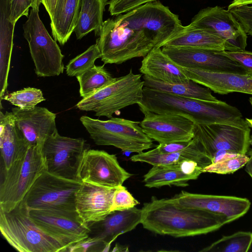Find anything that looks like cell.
I'll return each mask as SVG.
<instances>
[{"instance_id":"cell-1","label":"cell","mask_w":252,"mask_h":252,"mask_svg":"<svg viewBox=\"0 0 252 252\" xmlns=\"http://www.w3.org/2000/svg\"><path fill=\"white\" fill-rule=\"evenodd\" d=\"M183 26L177 15L156 0L104 21L96 44L104 64H119L162 47Z\"/></svg>"},{"instance_id":"cell-2","label":"cell","mask_w":252,"mask_h":252,"mask_svg":"<svg viewBox=\"0 0 252 252\" xmlns=\"http://www.w3.org/2000/svg\"><path fill=\"white\" fill-rule=\"evenodd\" d=\"M141 224L152 232L174 237L206 234L228 222L223 214L186 208L173 198L158 199L152 197L141 208Z\"/></svg>"},{"instance_id":"cell-3","label":"cell","mask_w":252,"mask_h":252,"mask_svg":"<svg viewBox=\"0 0 252 252\" xmlns=\"http://www.w3.org/2000/svg\"><path fill=\"white\" fill-rule=\"evenodd\" d=\"M139 108L159 114L185 116L195 124L229 123L245 124L240 111L225 102L208 101L178 96L144 87Z\"/></svg>"},{"instance_id":"cell-4","label":"cell","mask_w":252,"mask_h":252,"mask_svg":"<svg viewBox=\"0 0 252 252\" xmlns=\"http://www.w3.org/2000/svg\"><path fill=\"white\" fill-rule=\"evenodd\" d=\"M0 231L9 244L20 252H64L67 248L36 225L23 201L9 212L0 210Z\"/></svg>"},{"instance_id":"cell-5","label":"cell","mask_w":252,"mask_h":252,"mask_svg":"<svg viewBox=\"0 0 252 252\" xmlns=\"http://www.w3.org/2000/svg\"><path fill=\"white\" fill-rule=\"evenodd\" d=\"M80 121L97 145L112 146L123 152L140 153L153 148V141L140 122L120 118L101 120L82 116Z\"/></svg>"},{"instance_id":"cell-6","label":"cell","mask_w":252,"mask_h":252,"mask_svg":"<svg viewBox=\"0 0 252 252\" xmlns=\"http://www.w3.org/2000/svg\"><path fill=\"white\" fill-rule=\"evenodd\" d=\"M141 77V74H134L130 69L127 74L114 78L95 93L83 98L76 107L94 112L96 116L111 118L120 110L142 102L144 81Z\"/></svg>"},{"instance_id":"cell-7","label":"cell","mask_w":252,"mask_h":252,"mask_svg":"<svg viewBox=\"0 0 252 252\" xmlns=\"http://www.w3.org/2000/svg\"><path fill=\"white\" fill-rule=\"evenodd\" d=\"M45 170L41 147H29L8 169L3 170L0 185V210L7 212L17 206Z\"/></svg>"},{"instance_id":"cell-8","label":"cell","mask_w":252,"mask_h":252,"mask_svg":"<svg viewBox=\"0 0 252 252\" xmlns=\"http://www.w3.org/2000/svg\"><path fill=\"white\" fill-rule=\"evenodd\" d=\"M39 9L31 10L23 26L24 36L29 44L36 75L44 77L59 76L64 70V56L40 20Z\"/></svg>"},{"instance_id":"cell-9","label":"cell","mask_w":252,"mask_h":252,"mask_svg":"<svg viewBox=\"0 0 252 252\" xmlns=\"http://www.w3.org/2000/svg\"><path fill=\"white\" fill-rule=\"evenodd\" d=\"M81 184L45 170L36 179L22 201L30 209L76 211V194Z\"/></svg>"},{"instance_id":"cell-10","label":"cell","mask_w":252,"mask_h":252,"mask_svg":"<svg viewBox=\"0 0 252 252\" xmlns=\"http://www.w3.org/2000/svg\"><path fill=\"white\" fill-rule=\"evenodd\" d=\"M89 149L83 138L62 136L56 132L46 140L41 148L46 171L78 181L79 165L84 153Z\"/></svg>"},{"instance_id":"cell-11","label":"cell","mask_w":252,"mask_h":252,"mask_svg":"<svg viewBox=\"0 0 252 252\" xmlns=\"http://www.w3.org/2000/svg\"><path fill=\"white\" fill-rule=\"evenodd\" d=\"M251 127L247 124H195L194 137L211 159L219 150L246 154L250 145ZM212 162V161H211Z\"/></svg>"},{"instance_id":"cell-12","label":"cell","mask_w":252,"mask_h":252,"mask_svg":"<svg viewBox=\"0 0 252 252\" xmlns=\"http://www.w3.org/2000/svg\"><path fill=\"white\" fill-rule=\"evenodd\" d=\"M132 175L120 165L115 155L89 149L82 158L77 180L82 183L117 188Z\"/></svg>"},{"instance_id":"cell-13","label":"cell","mask_w":252,"mask_h":252,"mask_svg":"<svg viewBox=\"0 0 252 252\" xmlns=\"http://www.w3.org/2000/svg\"><path fill=\"white\" fill-rule=\"evenodd\" d=\"M29 214L39 227L67 247L89 237L91 231L76 211L29 209Z\"/></svg>"},{"instance_id":"cell-14","label":"cell","mask_w":252,"mask_h":252,"mask_svg":"<svg viewBox=\"0 0 252 252\" xmlns=\"http://www.w3.org/2000/svg\"><path fill=\"white\" fill-rule=\"evenodd\" d=\"M190 26L209 29L225 41V50H245L248 36L229 10L215 6L201 9L192 19Z\"/></svg>"},{"instance_id":"cell-15","label":"cell","mask_w":252,"mask_h":252,"mask_svg":"<svg viewBox=\"0 0 252 252\" xmlns=\"http://www.w3.org/2000/svg\"><path fill=\"white\" fill-rule=\"evenodd\" d=\"M144 115L140 125L144 132L159 144L188 141L194 137V122L183 115L159 114L139 108Z\"/></svg>"},{"instance_id":"cell-16","label":"cell","mask_w":252,"mask_h":252,"mask_svg":"<svg viewBox=\"0 0 252 252\" xmlns=\"http://www.w3.org/2000/svg\"><path fill=\"white\" fill-rule=\"evenodd\" d=\"M162 52L180 66L218 72L248 74L239 63L221 51L191 47L164 46Z\"/></svg>"},{"instance_id":"cell-17","label":"cell","mask_w":252,"mask_h":252,"mask_svg":"<svg viewBox=\"0 0 252 252\" xmlns=\"http://www.w3.org/2000/svg\"><path fill=\"white\" fill-rule=\"evenodd\" d=\"M15 126L28 147L42 148L46 140L58 131L56 114L45 107L35 106L29 110L12 108Z\"/></svg>"},{"instance_id":"cell-18","label":"cell","mask_w":252,"mask_h":252,"mask_svg":"<svg viewBox=\"0 0 252 252\" xmlns=\"http://www.w3.org/2000/svg\"><path fill=\"white\" fill-rule=\"evenodd\" d=\"M173 199L179 206L206 210L224 215L228 222L245 215L251 207L246 198L190 193L182 191Z\"/></svg>"},{"instance_id":"cell-19","label":"cell","mask_w":252,"mask_h":252,"mask_svg":"<svg viewBox=\"0 0 252 252\" xmlns=\"http://www.w3.org/2000/svg\"><path fill=\"white\" fill-rule=\"evenodd\" d=\"M117 188L82 183L75 197L76 211L87 224L100 221L111 211L114 193Z\"/></svg>"},{"instance_id":"cell-20","label":"cell","mask_w":252,"mask_h":252,"mask_svg":"<svg viewBox=\"0 0 252 252\" xmlns=\"http://www.w3.org/2000/svg\"><path fill=\"white\" fill-rule=\"evenodd\" d=\"M181 66L187 77L215 93H241L252 95V74L218 72Z\"/></svg>"},{"instance_id":"cell-21","label":"cell","mask_w":252,"mask_h":252,"mask_svg":"<svg viewBox=\"0 0 252 252\" xmlns=\"http://www.w3.org/2000/svg\"><path fill=\"white\" fill-rule=\"evenodd\" d=\"M141 209L133 208L111 212L103 220L88 224L89 236L105 242L110 248L112 243L120 235L129 232L141 223Z\"/></svg>"},{"instance_id":"cell-22","label":"cell","mask_w":252,"mask_h":252,"mask_svg":"<svg viewBox=\"0 0 252 252\" xmlns=\"http://www.w3.org/2000/svg\"><path fill=\"white\" fill-rule=\"evenodd\" d=\"M139 71L143 75L166 83H184L190 80L181 66L164 53L161 48H153L143 57Z\"/></svg>"},{"instance_id":"cell-23","label":"cell","mask_w":252,"mask_h":252,"mask_svg":"<svg viewBox=\"0 0 252 252\" xmlns=\"http://www.w3.org/2000/svg\"><path fill=\"white\" fill-rule=\"evenodd\" d=\"M186 159L196 162L202 168L212 163L200 143L194 138L188 147L179 152L160 153L153 149L137 153L130 157L132 161L146 162L153 166L173 164Z\"/></svg>"},{"instance_id":"cell-24","label":"cell","mask_w":252,"mask_h":252,"mask_svg":"<svg viewBox=\"0 0 252 252\" xmlns=\"http://www.w3.org/2000/svg\"><path fill=\"white\" fill-rule=\"evenodd\" d=\"M16 128L13 114L0 112V149L3 170L8 169L15 160L28 148Z\"/></svg>"},{"instance_id":"cell-25","label":"cell","mask_w":252,"mask_h":252,"mask_svg":"<svg viewBox=\"0 0 252 252\" xmlns=\"http://www.w3.org/2000/svg\"><path fill=\"white\" fill-rule=\"evenodd\" d=\"M191 47L204 49L224 51L225 41L209 29L190 26H183L162 47Z\"/></svg>"},{"instance_id":"cell-26","label":"cell","mask_w":252,"mask_h":252,"mask_svg":"<svg viewBox=\"0 0 252 252\" xmlns=\"http://www.w3.org/2000/svg\"><path fill=\"white\" fill-rule=\"evenodd\" d=\"M80 0H57L50 26L54 39L64 45L77 25Z\"/></svg>"},{"instance_id":"cell-27","label":"cell","mask_w":252,"mask_h":252,"mask_svg":"<svg viewBox=\"0 0 252 252\" xmlns=\"http://www.w3.org/2000/svg\"><path fill=\"white\" fill-rule=\"evenodd\" d=\"M144 87L178 96L208 101L219 100L211 93V90L190 80L184 83H169L143 75Z\"/></svg>"},{"instance_id":"cell-28","label":"cell","mask_w":252,"mask_h":252,"mask_svg":"<svg viewBox=\"0 0 252 252\" xmlns=\"http://www.w3.org/2000/svg\"><path fill=\"white\" fill-rule=\"evenodd\" d=\"M107 0H80L78 19L75 28L76 37L80 39L89 32L96 34L102 24L103 12Z\"/></svg>"},{"instance_id":"cell-29","label":"cell","mask_w":252,"mask_h":252,"mask_svg":"<svg viewBox=\"0 0 252 252\" xmlns=\"http://www.w3.org/2000/svg\"><path fill=\"white\" fill-rule=\"evenodd\" d=\"M180 162L167 165H155L144 176L146 187L160 188L165 186L186 187L194 178L184 173Z\"/></svg>"},{"instance_id":"cell-30","label":"cell","mask_w":252,"mask_h":252,"mask_svg":"<svg viewBox=\"0 0 252 252\" xmlns=\"http://www.w3.org/2000/svg\"><path fill=\"white\" fill-rule=\"evenodd\" d=\"M0 77L8 78L15 24L9 20L10 9L8 0H0Z\"/></svg>"},{"instance_id":"cell-31","label":"cell","mask_w":252,"mask_h":252,"mask_svg":"<svg viewBox=\"0 0 252 252\" xmlns=\"http://www.w3.org/2000/svg\"><path fill=\"white\" fill-rule=\"evenodd\" d=\"M76 78L79 84L80 95L85 98L108 84L114 78L103 64L94 65Z\"/></svg>"},{"instance_id":"cell-32","label":"cell","mask_w":252,"mask_h":252,"mask_svg":"<svg viewBox=\"0 0 252 252\" xmlns=\"http://www.w3.org/2000/svg\"><path fill=\"white\" fill-rule=\"evenodd\" d=\"M252 245V232L238 231L221 238L201 252H247Z\"/></svg>"},{"instance_id":"cell-33","label":"cell","mask_w":252,"mask_h":252,"mask_svg":"<svg viewBox=\"0 0 252 252\" xmlns=\"http://www.w3.org/2000/svg\"><path fill=\"white\" fill-rule=\"evenodd\" d=\"M2 99L23 110L33 108L38 103L46 100L41 90L32 87L25 88L4 94Z\"/></svg>"},{"instance_id":"cell-34","label":"cell","mask_w":252,"mask_h":252,"mask_svg":"<svg viewBox=\"0 0 252 252\" xmlns=\"http://www.w3.org/2000/svg\"><path fill=\"white\" fill-rule=\"evenodd\" d=\"M101 54L95 43L89 47L85 51L71 60L66 66V74L70 77H77L95 64L98 58H101Z\"/></svg>"},{"instance_id":"cell-35","label":"cell","mask_w":252,"mask_h":252,"mask_svg":"<svg viewBox=\"0 0 252 252\" xmlns=\"http://www.w3.org/2000/svg\"><path fill=\"white\" fill-rule=\"evenodd\" d=\"M249 158V157L246 154H238L228 159L210 164L202 169V172L218 174H232L245 166Z\"/></svg>"},{"instance_id":"cell-36","label":"cell","mask_w":252,"mask_h":252,"mask_svg":"<svg viewBox=\"0 0 252 252\" xmlns=\"http://www.w3.org/2000/svg\"><path fill=\"white\" fill-rule=\"evenodd\" d=\"M139 203L126 188L121 185L116 188L114 193L111 211L128 209L135 207Z\"/></svg>"},{"instance_id":"cell-37","label":"cell","mask_w":252,"mask_h":252,"mask_svg":"<svg viewBox=\"0 0 252 252\" xmlns=\"http://www.w3.org/2000/svg\"><path fill=\"white\" fill-rule=\"evenodd\" d=\"M110 247L101 239L95 237L89 236L85 239L68 247L66 252H108Z\"/></svg>"},{"instance_id":"cell-38","label":"cell","mask_w":252,"mask_h":252,"mask_svg":"<svg viewBox=\"0 0 252 252\" xmlns=\"http://www.w3.org/2000/svg\"><path fill=\"white\" fill-rule=\"evenodd\" d=\"M157 0H110L108 10L112 16L126 13L142 5Z\"/></svg>"},{"instance_id":"cell-39","label":"cell","mask_w":252,"mask_h":252,"mask_svg":"<svg viewBox=\"0 0 252 252\" xmlns=\"http://www.w3.org/2000/svg\"><path fill=\"white\" fill-rule=\"evenodd\" d=\"M229 10L247 34L252 36V4L234 7Z\"/></svg>"},{"instance_id":"cell-40","label":"cell","mask_w":252,"mask_h":252,"mask_svg":"<svg viewBox=\"0 0 252 252\" xmlns=\"http://www.w3.org/2000/svg\"><path fill=\"white\" fill-rule=\"evenodd\" d=\"M10 16L9 20L13 23L23 16L28 17L30 7H32V0H8Z\"/></svg>"},{"instance_id":"cell-41","label":"cell","mask_w":252,"mask_h":252,"mask_svg":"<svg viewBox=\"0 0 252 252\" xmlns=\"http://www.w3.org/2000/svg\"><path fill=\"white\" fill-rule=\"evenodd\" d=\"M221 53L242 66L248 74H252V52L245 50L221 51Z\"/></svg>"},{"instance_id":"cell-42","label":"cell","mask_w":252,"mask_h":252,"mask_svg":"<svg viewBox=\"0 0 252 252\" xmlns=\"http://www.w3.org/2000/svg\"><path fill=\"white\" fill-rule=\"evenodd\" d=\"M238 154H239L225 150H219L217 151L213 155L211 159L212 163L228 159L237 156Z\"/></svg>"},{"instance_id":"cell-43","label":"cell","mask_w":252,"mask_h":252,"mask_svg":"<svg viewBox=\"0 0 252 252\" xmlns=\"http://www.w3.org/2000/svg\"><path fill=\"white\" fill-rule=\"evenodd\" d=\"M51 19L53 15L57 0H41Z\"/></svg>"},{"instance_id":"cell-44","label":"cell","mask_w":252,"mask_h":252,"mask_svg":"<svg viewBox=\"0 0 252 252\" xmlns=\"http://www.w3.org/2000/svg\"><path fill=\"white\" fill-rule=\"evenodd\" d=\"M252 4V0H233L228 6V9L245 5Z\"/></svg>"},{"instance_id":"cell-45","label":"cell","mask_w":252,"mask_h":252,"mask_svg":"<svg viewBox=\"0 0 252 252\" xmlns=\"http://www.w3.org/2000/svg\"><path fill=\"white\" fill-rule=\"evenodd\" d=\"M249 160L246 164L245 170L252 178V150L249 152Z\"/></svg>"},{"instance_id":"cell-46","label":"cell","mask_w":252,"mask_h":252,"mask_svg":"<svg viewBox=\"0 0 252 252\" xmlns=\"http://www.w3.org/2000/svg\"><path fill=\"white\" fill-rule=\"evenodd\" d=\"M41 3V0H32V8L39 9V6Z\"/></svg>"},{"instance_id":"cell-47","label":"cell","mask_w":252,"mask_h":252,"mask_svg":"<svg viewBox=\"0 0 252 252\" xmlns=\"http://www.w3.org/2000/svg\"><path fill=\"white\" fill-rule=\"evenodd\" d=\"M245 120L250 127L252 128V119L246 118ZM250 144L252 145V138L250 139Z\"/></svg>"},{"instance_id":"cell-48","label":"cell","mask_w":252,"mask_h":252,"mask_svg":"<svg viewBox=\"0 0 252 252\" xmlns=\"http://www.w3.org/2000/svg\"><path fill=\"white\" fill-rule=\"evenodd\" d=\"M249 102H250L251 105L252 107V97H251L249 98Z\"/></svg>"}]
</instances>
